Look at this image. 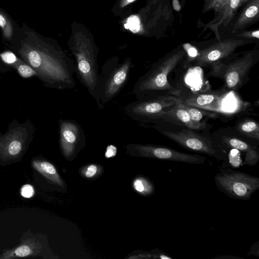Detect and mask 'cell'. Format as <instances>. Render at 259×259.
Returning <instances> with one entry per match:
<instances>
[{
    "label": "cell",
    "instance_id": "obj_1",
    "mask_svg": "<svg viewBox=\"0 0 259 259\" xmlns=\"http://www.w3.org/2000/svg\"><path fill=\"white\" fill-rule=\"evenodd\" d=\"M185 55L186 52L183 49L153 64L134 85L132 93L138 100H147L165 96L179 97L180 91L170 84L168 76Z\"/></svg>",
    "mask_w": 259,
    "mask_h": 259
},
{
    "label": "cell",
    "instance_id": "obj_2",
    "mask_svg": "<svg viewBox=\"0 0 259 259\" xmlns=\"http://www.w3.org/2000/svg\"><path fill=\"white\" fill-rule=\"evenodd\" d=\"M134 66L131 59L119 63L116 58L110 59L102 65L96 88L95 101L100 109L120 93Z\"/></svg>",
    "mask_w": 259,
    "mask_h": 259
},
{
    "label": "cell",
    "instance_id": "obj_3",
    "mask_svg": "<svg viewBox=\"0 0 259 259\" xmlns=\"http://www.w3.org/2000/svg\"><path fill=\"white\" fill-rule=\"evenodd\" d=\"M258 60L255 52L250 51L228 62L220 61L211 65L210 75L223 79L226 88L237 91L248 81L249 72Z\"/></svg>",
    "mask_w": 259,
    "mask_h": 259
},
{
    "label": "cell",
    "instance_id": "obj_4",
    "mask_svg": "<svg viewBox=\"0 0 259 259\" xmlns=\"http://www.w3.org/2000/svg\"><path fill=\"white\" fill-rule=\"evenodd\" d=\"M218 188L230 197L249 199L259 188V178L235 171L221 172L215 177Z\"/></svg>",
    "mask_w": 259,
    "mask_h": 259
},
{
    "label": "cell",
    "instance_id": "obj_5",
    "mask_svg": "<svg viewBox=\"0 0 259 259\" xmlns=\"http://www.w3.org/2000/svg\"><path fill=\"white\" fill-rule=\"evenodd\" d=\"M178 102L177 97L165 96L128 103L124 107L126 115L141 122H154L161 119L166 108H171Z\"/></svg>",
    "mask_w": 259,
    "mask_h": 259
},
{
    "label": "cell",
    "instance_id": "obj_6",
    "mask_svg": "<svg viewBox=\"0 0 259 259\" xmlns=\"http://www.w3.org/2000/svg\"><path fill=\"white\" fill-rule=\"evenodd\" d=\"M166 137L189 150L204 153L218 160L224 158L219 144L210 138L201 135L192 130L184 128L177 132L160 131Z\"/></svg>",
    "mask_w": 259,
    "mask_h": 259
},
{
    "label": "cell",
    "instance_id": "obj_7",
    "mask_svg": "<svg viewBox=\"0 0 259 259\" xmlns=\"http://www.w3.org/2000/svg\"><path fill=\"white\" fill-rule=\"evenodd\" d=\"M126 148L132 154L155 159L193 164L203 163L205 157L178 151L173 149L151 144H130Z\"/></svg>",
    "mask_w": 259,
    "mask_h": 259
},
{
    "label": "cell",
    "instance_id": "obj_8",
    "mask_svg": "<svg viewBox=\"0 0 259 259\" xmlns=\"http://www.w3.org/2000/svg\"><path fill=\"white\" fill-rule=\"evenodd\" d=\"M59 123L60 147L64 156L70 158L84 144L85 133L73 120L60 119Z\"/></svg>",
    "mask_w": 259,
    "mask_h": 259
},
{
    "label": "cell",
    "instance_id": "obj_9",
    "mask_svg": "<svg viewBox=\"0 0 259 259\" xmlns=\"http://www.w3.org/2000/svg\"><path fill=\"white\" fill-rule=\"evenodd\" d=\"M247 43L244 39H228L204 49L199 50V55L194 61L196 66L211 65L229 57L238 47Z\"/></svg>",
    "mask_w": 259,
    "mask_h": 259
},
{
    "label": "cell",
    "instance_id": "obj_10",
    "mask_svg": "<svg viewBox=\"0 0 259 259\" xmlns=\"http://www.w3.org/2000/svg\"><path fill=\"white\" fill-rule=\"evenodd\" d=\"M177 97L185 104L208 111H221L222 95L217 93L199 94L186 98L179 96Z\"/></svg>",
    "mask_w": 259,
    "mask_h": 259
},
{
    "label": "cell",
    "instance_id": "obj_11",
    "mask_svg": "<svg viewBox=\"0 0 259 259\" xmlns=\"http://www.w3.org/2000/svg\"><path fill=\"white\" fill-rule=\"evenodd\" d=\"M161 119L192 130H202L207 126L205 122L193 120L188 112L178 104V102L175 106L165 111Z\"/></svg>",
    "mask_w": 259,
    "mask_h": 259
},
{
    "label": "cell",
    "instance_id": "obj_12",
    "mask_svg": "<svg viewBox=\"0 0 259 259\" xmlns=\"http://www.w3.org/2000/svg\"><path fill=\"white\" fill-rule=\"evenodd\" d=\"M221 139L223 143L226 146L245 153V164L254 166L258 162L259 153L255 147L234 136L224 135Z\"/></svg>",
    "mask_w": 259,
    "mask_h": 259
},
{
    "label": "cell",
    "instance_id": "obj_13",
    "mask_svg": "<svg viewBox=\"0 0 259 259\" xmlns=\"http://www.w3.org/2000/svg\"><path fill=\"white\" fill-rule=\"evenodd\" d=\"M40 244L34 240L27 239L16 248L5 251L0 258H12L32 256L40 251Z\"/></svg>",
    "mask_w": 259,
    "mask_h": 259
},
{
    "label": "cell",
    "instance_id": "obj_14",
    "mask_svg": "<svg viewBox=\"0 0 259 259\" xmlns=\"http://www.w3.org/2000/svg\"><path fill=\"white\" fill-rule=\"evenodd\" d=\"M259 0H252L244 9L236 20L232 29V33L243 29L258 18Z\"/></svg>",
    "mask_w": 259,
    "mask_h": 259
},
{
    "label": "cell",
    "instance_id": "obj_15",
    "mask_svg": "<svg viewBox=\"0 0 259 259\" xmlns=\"http://www.w3.org/2000/svg\"><path fill=\"white\" fill-rule=\"evenodd\" d=\"M33 167L41 175L51 182L63 187L62 180L55 167L50 162L40 160H34L32 162Z\"/></svg>",
    "mask_w": 259,
    "mask_h": 259
},
{
    "label": "cell",
    "instance_id": "obj_16",
    "mask_svg": "<svg viewBox=\"0 0 259 259\" xmlns=\"http://www.w3.org/2000/svg\"><path fill=\"white\" fill-rule=\"evenodd\" d=\"M240 0H230L227 9L219 16L212 21L207 26L215 33L218 39L220 40L218 28L222 24L227 25L233 17L234 12L240 6Z\"/></svg>",
    "mask_w": 259,
    "mask_h": 259
},
{
    "label": "cell",
    "instance_id": "obj_17",
    "mask_svg": "<svg viewBox=\"0 0 259 259\" xmlns=\"http://www.w3.org/2000/svg\"><path fill=\"white\" fill-rule=\"evenodd\" d=\"M237 131L243 136L259 140V124L253 119H245L238 121L236 124Z\"/></svg>",
    "mask_w": 259,
    "mask_h": 259
},
{
    "label": "cell",
    "instance_id": "obj_18",
    "mask_svg": "<svg viewBox=\"0 0 259 259\" xmlns=\"http://www.w3.org/2000/svg\"><path fill=\"white\" fill-rule=\"evenodd\" d=\"M0 28L3 36L11 40L14 34V27L12 20L8 15L0 8Z\"/></svg>",
    "mask_w": 259,
    "mask_h": 259
},
{
    "label": "cell",
    "instance_id": "obj_19",
    "mask_svg": "<svg viewBox=\"0 0 259 259\" xmlns=\"http://www.w3.org/2000/svg\"><path fill=\"white\" fill-rule=\"evenodd\" d=\"M178 104L188 112L193 120L197 122H201L202 119L204 117H212L214 116V113H210V112L206 111V110L185 104L181 102L179 99Z\"/></svg>",
    "mask_w": 259,
    "mask_h": 259
},
{
    "label": "cell",
    "instance_id": "obj_20",
    "mask_svg": "<svg viewBox=\"0 0 259 259\" xmlns=\"http://www.w3.org/2000/svg\"><path fill=\"white\" fill-rule=\"evenodd\" d=\"M133 187L137 192L144 195L151 194L154 190L152 184L145 178L141 177L134 180Z\"/></svg>",
    "mask_w": 259,
    "mask_h": 259
},
{
    "label": "cell",
    "instance_id": "obj_21",
    "mask_svg": "<svg viewBox=\"0 0 259 259\" xmlns=\"http://www.w3.org/2000/svg\"><path fill=\"white\" fill-rule=\"evenodd\" d=\"M230 0H212L207 6L204 7V11L213 10L220 15L227 8Z\"/></svg>",
    "mask_w": 259,
    "mask_h": 259
},
{
    "label": "cell",
    "instance_id": "obj_22",
    "mask_svg": "<svg viewBox=\"0 0 259 259\" xmlns=\"http://www.w3.org/2000/svg\"><path fill=\"white\" fill-rule=\"evenodd\" d=\"M27 56L29 62L32 66L35 68L41 67V57L38 50H30Z\"/></svg>",
    "mask_w": 259,
    "mask_h": 259
},
{
    "label": "cell",
    "instance_id": "obj_23",
    "mask_svg": "<svg viewBox=\"0 0 259 259\" xmlns=\"http://www.w3.org/2000/svg\"><path fill=\"white\" fill-rule=\"evenodd\" d=\"M182 46L187 55L188 61L194 62L199 55V50L189 43H185Z\"/></svg>",
    "mask_w": 259,
    "mask_h": 259
},
{
    "label": "cell",
    "instance_id": "obj_24",
    "mask_svg": "<svg viewBox=\"0 0 259 259\" xmlns=\"http://www.w3.org/2000/svg\"><path fill=\"white\" fill-rule=\"evenodd\" d=\"M128 28L134 33L137 32L140 28V22L139 18L135 15L130 16L127 20Z\"/></svg>",
    "mask_w": 259,
    "mask_h": 259
},
{
    "label": "cell",
    "instance_id": "obj_25",
    "mask_svg": "<svg viewBox=\"0 0 259 259\" xmlns=\"http://www.w3.org/2000/svg\"><path fill=\"white\" fill-rule=\"evenodd\" d=\"M34 189L33 187L30 184L23 185L20 190V193L22 197L26 198H30L34 194Z\"/></svg>",
    "mask_w": 259,
    "mask_h": 259
},
{
    "label": "cell",
    "instance_id": "obj_26",
    "mask_svg": "<svg viewBox=\"0 0 259 259\" xmlns=\"http://www.w3.org/2000/svg\"><path fill=\"white\" fill-rule=\"evenodd\" d=\"M98 171V166L95 164H91L83 169L82 174L87 178H92L97 174Z\"/></svg>",
    "mask_w": 259,
    "mask_h": 259
},
{
    "label": "cell",
    "instance_id": "obj_27",
    "mask_svg": "<svg viewBox=\"0 0 259 259\" xmlns=\"http://www.w3.org/2000/svg\"><path fill=\"white\" fill-rule=\"evenodd\" d=\"M18 72L22 77L25 78L29 77L35 73L34 70L26 65H20L18 68Z\"/></svg>",
    "mask_w": 259,
    "mask_h": 259
},
{
    "label": "cell",
    "instance_id": "obj_28",
    "mask_svg": "<svg viewBox=\"0 0 259 259\" xmlns=\"http://www.w3.org/2000/svg\"><path fill=\"white\" fill-rule=\"evenodd\" d=\"M236 36L248 38L259 39V30H256L250 31H245L237 34Z\"/></svg>",
    "mask_w": 259,
    "mask_h": 259
},
{
    "label": "cell",
    "instance_id": "obj_29",
    "mask_svg": "<svg viewBox=\"0 0 259 259\" xmlns=\"http://www.w3.org/2000/svg\"><path fill=\"white\" fill-rule=\"evenodd\" d=\"M3 60L7 63L11 64L16 61L15 55L10 52H6L1 55Z\"/></svg>",
    "mask_w": 259,
    "mask_h": 259
},
{
    "label": "cell",
    "instance_id": "obj_30",
    "mask_svg": "<svg viewBox=\"0 0 259 259\" xmlns=\"http://www.w3.org/2000/svg\"><path fill=\"white\" fill-rule=\"evenodd\" d=\"M172 7L176 11H180L181 9V6L179 0H172Z\"/></svg>",
    "mask_w": 259,
    "mask_h": 259
},
{
    "label": "cell",
    "instance_id": "obj_31",
    "mask_svg": "<svg viewBox=\"0 0 259 259\" xmlns=\"http://www.w3.org/2000/svg\"><path fill=\"white\" fill-rule=\"evenodd\" d=\"M212 0H205L204 3V7L207 6L208 4H209Z\"/></svg>",
    "mask_w": 259,
    "mask_h": 259
},
{
    "label": "cell",
    "instance_id": "obj_32",
    "mask_svg": "<svg viewBox=\"0 0 259 259\" xmlns=\"http://www.w3.org/2000/svg\"><path fill=\"white\" fill-rule=\"evenodd\" d=\"M249 0H240V3H239V5L241 6L242 4H243V3L248 1Z\"/></svg>",
    "mask_w": 259,
    "mask_h": 259
},
{
    "label": "cell",
    "instance_id": "obj_33",
    "mask_svg": "<svg viewBox=\"0 0 259 259\" xmlns=\"http://www.w3.org/2000/svg\"><path fill=\"white\" fill-rule=\"evenodd\" d=\"M134 1H135V0H127V1L128 2H129V3L132 2H133Z\"/></svg>",
    "mask_w": 259,
    "mask_h": 259
}]
</instances>
